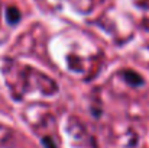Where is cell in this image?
<instances>
[{
	"label": "cell",
	"instance_id": "1",
	"mask_svg": "<svg viewBox=\"0 0 149 148\" xmlns=\"http://www.w3.org/2000/svg\"><path fill=\"white\" fill-rule=\"evenodd\" d=\"M125 77H126L127 83H130L132 86H141V84H143L142 77L138 73H135V71H126L125 73Z\"/></svg>",
	"mask_w": 149,
	"mask_h": 148
},
{
	"label": "cell",
	"instance_id": "2",
	"mask_svg": "<svg viewBox=\"0 0 149 148\" xmlns=\"http://www.w3.org/2000/svg\"><path fill=\"white\" fill-rule=\"evenodd\" d=\"M6 18H7V22H9V23H17L19 19H20V13H19L17 9L10 7V9L7 10V13H6Z\"/></svg>",
	"mask_w": 149,
	"mask_h": 148
},
{
	"label": "cell",
	"instance_id": "3",
	"mask_svg": "<svg viewBox=\"0 0 149 148\" xmlns=\"http://www.w3.org/2000/svg\"><path fill=\"white\" fill-rule=\"evenodd\" d=\"M44 145H45V147L48 148H55L54 147V145H52V142H51V140H47V138H45V140H44Z\"/></svg>",
	"mask_w": 149,
	"mask_h": 148
}]
</instances>
